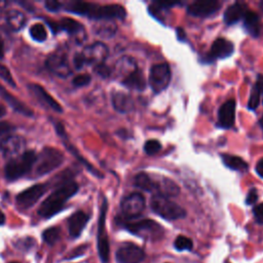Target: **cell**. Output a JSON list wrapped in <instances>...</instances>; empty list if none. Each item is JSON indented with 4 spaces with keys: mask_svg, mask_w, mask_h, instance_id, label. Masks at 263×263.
<instances>
[{
    "mask_svg": "<svg viewBox=\"0 0 263 263\" xmlns=\"http://www.w3.org/2000/svg\"><path fill=\"white\" fill-rule=\"evenodd\" d=\"M65 9L69 12L86 15L87 17L98 21L123 20L126 15L125 9L119 4L99 5L84 1H71L65 5Z\"/></svg>",
    "mask_w": 263,
    "mask_h": 263,
    "instance_id": "6da1fadb",
    "label": "cell"
},
{
    "mask_svg": "<svg viewBox=\"0 0 263 263\" xmlns=\"http://www.w3.org/2000/svg\"><path fill=\"white\" fill-rule=\"evenodd\" d=\"M78 184L75 181H67L62 183L54 189L42 202L38 209V214L42 218H50L58 214L69 200L78 191Z\"/></svg>",
    "mask_w": 263,
    "mask_h": 263,
    "instance_id": "7a4b0ae2",
    "label": "cell"
},
{
    "mask_svg": "<svg viewBox=\"0 0 263 263\" xmlns=\"http://www.w3.org/2000/svg\"><path fill=\"white\" fill-rule=\"evenodd\" d=\"M121 224L130 233L147 240H158L164 233L162 226L150 219H143L134 222L123 219L121 220Z\"/></svg>",
    "mask_w": 263,
    "mask_h": 263,
    "instance_id": "3957f363",
    "label": "cell"
},
{
    "mask_svg": "<svg viewBox=\"0 0 263 263\" xmlns=\"http://www.w3.org/2000/svg\"><path fill=\"white\" fill-rule=\"evenodd\" d=\"M37 155L34 151L29 150L23 152L21 155L11 158L5 165V177L9 181L22 178L28 174L35 164Z\"/></svg>",
    "mask_w": 263,
    "mask_h": 263,
    "instance_id": "277c9868",
    "label": "cell"
},
{
    "mask_svg": "<svg viewBox=\"0 0 263 263\" xmlns=\"http://www.w3.org/2000/svg\"><path fill=\"white\" fill-rule=\"evenodd\" d=\"M150 206L156 215L165 220L173 221L182 219L186 216V212L182 206L158 194L152 195L150 199Z\"/></svg>",
    "mask_w": 263,
    "mask_h": 263,
    "instance_id": "5b68a950",
    "label": "cell"
},
{
    "mask_svg": "<svg viewBox=\"0 0 263 263\" xmlns=\"http://www.w3.org/2000/svg\"><path fill=\"white\" fill-rule=\"evenodd\" d=\"M63 161L64 154L60 150L53 147H45L37 156L34 164L36 176H43L51 173L58 168Z\"/></svg>",
    "mask_w": 263,
    "mask_h": 263,
    "instance_id": "8992f818",
    "label": "cell"
},
{
    "mask_svg": "<svg viewBox=\"0 0 263 263\" xmlns=\"http://www.w3.org/2000/svg\"><path fill=\"white\" fill-rule=\"evenodd\" d=\"M171 78L172 71L170 65L166 63H161L151 67L148 80L151 89L155 93H159L168 86Z\"/></svg>",
    "mask_w": 263,
    "mask_h": 263,
    "instance_id": "52a82bcc",
    "label": "cell"
},
{
    "mask_svg": "<svg viewBox=\"0 0 263 263\" xmlns=\"http://www.w3.org/2000/svg\"><path fill=\"white\" fill-rule=\"evenodd\" d=\"M107 209H108L107 199L104 198L103 203L101 205V210H100V218H99V225H98V252L103 263L108 262L109 252H110L108 235L105 227Z\"/></svg>",
    "mask_w": 263,
    "mask_h": 263,
    "instance_id": "ba28073f",
    "label": "cell"
},
{
    "mask_svg": "<svg viewBox=\"0 0 263 263\" xmlns=\"http://www.w3.org/2000/svg\"><path fill=\"white\" fill-rule=\"evenodd\" d=\"M145 209V198L141 193L133 192L126 195L120 202V210L124 220L139 217Z\"/></svg>",
    "mask_w": 263,
    "mask_h": 263,
    "instance_id": "9c48e42d",
    "label": "cell"
},
{
    "mask_svg": "<svg viewBox=\"0 0 263 263\" xmlns=\"http://www.w3.org/2000/svg\"><path fill=\"white\" fill-rule=\"evenodd\" d=\"M45 65L51 73L62 78H66L72 73L66 53L60 49L51 52L47 57Z\"/></svg>",
    "mask_w": 263,
    "mask_h": 263,
    "instance_id": "30bf717a",
    "label": "cell"
},
{
    "mask_svg": "<svg viewBox=\"0 0 263 263\" xmlns=\"http://www.w3.org/2000/svg\"><path fill=\"white\" fill-rule=\"evenodd\" d=\"M48 189L47 184H36L22 191L16 196V203L22 209H29L34 205Z\"/></svg>",
    "mask_w": 263,
    "mask_h": 263,
    "instance_id": "8fae6325",
    "label": "cell"
},
{
    "mask_svg": "<svg viewBox=\"0 0 263 263\" xmlns=\"http://www.w3.org/2000/svg\"><path fill=\"white\" fill-rule=\"evenodd\" d=\"M144 258V251L133 242L122 243L116 252V260L118 263H141Z\"/></svg>",
    "mask_w": 263,
    "mask_h": 263,
    "instance_id": "7c38bea8",
    "label": "cell"
},
{
    "mask_svg": "<svg viewBox=\"0 0 263 263\" xmlns=\"http://www.w3.org/2000/svg\"><path fill=\"white\" fill-rule=\"evenodd\" d=\"M108 47L103 42H95L90 45L84 47L81 51V54L84 59L85 65H98L105 63L106 58L108 57Z\"/></svg>",
    "mask_w": 263,
    "mask_h": 263,
    "instance_id": "4fadbf2b",
    "label": "cell"
},
{
    "mask_svg": "<svg viewBox=\"0 0 263 263\" xmlns=\"http://www.w3.org/2000/svg\"><path fill=\"white\" fill-rule=\"evenodd\" d=\"M221 7V2L216 0H200L191 3L187 7V12L192 16L206 17L216 13Z\"/></svg>",
    "mask_w": 263,
    "mask_h": 263,
    "instance_id": "5bb4252c",
    "label": "cell"
},
{
    "mask_svg": "<svg viewBox=\"0 0 263 263\" xmlns=\"http://www.w3.org/2000/svg\"><path fill=\"white\" fill-rule=\"evenodd\" d=\"M233 52H234V45L231 41L225 38H217L213 42L210 52L204 58L208 59L206 63H210L216 59L229 58Z\"/></svg>",
    "mask_w": 263,
    "mask_h": 263,
    "instance_id": "9a60e30c",
    "label": "cell"
},
{
    "mask_svg": "<svg viewBox=\"0 0 263 263\" xmlns=\"http://www.w3.org/2000/svg\"><path fill=\"white\" fill-rule=\"evenodd\" d=\"M25 147V140L21 136H8L0 143V150L5 157L14 158L21 155Z\"/></svg>",
    "mask_w": 263,
    "mask_h": 263,
    "instance_id": "2e32d148",
    "label": "cell"
},
{
    "mask_svg": "<svg viewBox=\"0 0 263 263\" xmlns=\"http://www.w3.org/2000/svg\"><path fill=\"white\" fill-rule=\"evenodd\" d=\"M47 23L53 33H58L59 31H65L66 33L74 36L84 34L83 26L79 22L70 17L62 18L60 22L47 21Z\"/></svg>",
    "mask_w": 263,
    "mask_h": 263,
    "instance_id": "e0dca14e",
    "label": "cell"
},
{
    "mask_svg": "<svg viewBox=\"0 0 263 263\" xmlns=\"http://www.w3.org/2000/svg\"><path fill=\"white\" fill-rule=\"evenodd\" d=\"M235 106L236 103L233 99H230L222 104L218 111L217 126L221 128H230L233 126L235 119Z\"/></svg>",
    "mask_w": 263,
    "mask_h": 263,
    "instance_id": "ac0fdd59",
    "label": "cell"
},
{
    "mask_svg": "<svg viewBox=\"0 0 263 263\" xmlns=\"http://www.w3.org/2000/svg\"><path fill=\"white\" fill-rule=\"evenodd\" d=\"M53 125H54V127H55V130H57V134L62 138V140H63V143L65 144V146H66V148L72 153V155H74L92 175H95L96 177H98V178H103V175L97 170V168H95L87 160H85L84 158H83V156L82 155H80V153L76 150V148L75 147H73L71 144H69L68 143V138H67V134H66V132H65V128H64V126L60 123V122H58V121H54L53 122Z\"/></svg>",
    "mask_w": 263,
    "mask_h": 263,
    "instance_id": "d6986e66",
    "label": "cell"
},
{
    "mask_svg": "<svg viewBox=\"0 0 263 263\" xmlns=\"http://www.w3.org/2000/svg\"><path fill=\"white\" fill-rule=\"evenodd\" d=\"M153 180H154V192H155L154 194H158L166 198L175 197L179 195L180 188L172 179L158 176L156 179L153 178Z\"/></svg>",
    "mask_w": 263,
    "mask_h": 263,
    "instance_id": "ffe728a7",
    "label": "cell"
},
{
    "mask_svg": "<svg viewBox=\"0 0 263 263\" xmlns=\"http://www.w3.org/2000/svg\"><path fill=\"white\" fill-rule=\"evenodd\" d=\"M28 87L31 90V92L39 100L40 103H42L43 105H45L46 107L50 108L55 112H59V113L63 112L62 106L45 90L44 87H42L37 83H31L29 84Z\"/></svg>",
    "mask_w": 263,
    "mask_h": 263,
    "instance_id": "44dd1931",
    "label": "cell"
},
{
    "mask_svg": "<svg viewBox=\"0 0 263 263\" xmlns=\"http://www.w3.org/2000/svg\"><path fill=\"white\" fill-rule=\"evenodd\" d=\"M89 216L83 211H77L68 219V230L71 237H78L88 222Z\"/></svg>",
    "mask_w": 263,
    "mask_h": 263,
    "instance_id": "7402d4cb",
    "label": "cell"
},
{
    "mask_svg": "<svg viewBox=\"0 0 263 263\" xmlns=\"http://www.w3.org/2000/svg\"><path fill=\"white\" fill-rule=\"evenodd\" d=\"M111 102L114 109L122 114L129 113L135 108V102L130 95L123 91H113Z\"/></svg>",
    "mask_w": 263,
    "mask_h": 263,
    "instance_id": "603a6c76",
    "label": "cell"
},
{
    "mask_svg": "<svg viewBox=\"0 0 263 263\" xmlns=\"http://www.w3.org/2000/svg\"><path fill=\"white\" fill-rule=\"evenodd\" d=\"M121 84L129 89L142 91L146 88V79L143 72L137 67L121 80Z\"/></svg>",
    "mask_w": 263,
    "mask_h": 263,
    "instance_id": "cb8c5ba5",
    "label": "cell"
},
{
    "mask_svg": "<svg viewBox=\"0 0 263 263\" xmlns=\"http://www.w3.org/2000/svg\"><path fill=\"white\" fill-rule=\"evenodd\" d=\"M0 96L4 99V101L16 112L21 113L24 116L32 117L33 116V111L27 107L23 102H21L17 98L12 96L8 90H6L1 84H0Z\"/></svg>",
    "mask_w": 263,
    "mask_h": 263,
    "instance_id": "d4e9b609",
    "label": "cell"
},
{
    "mask_svg": "<svg viewBox=\"0 0 263 263\" xmlns=\"http://www.w3.org/2000/svg\"><path fill=\"white\" fill-rule=\"evenodd\" d=\"M4 23H5L6 29L12 32H17L24 27L26 23V17L22 11L16 9H11L5 13Z\"/></svg>",
    "mask_w": 263,
    "mask_h": 263,
    "instance_id": "484cf974",
    "label": "cell"
},
{
    "mask_svg": "<svg viewBox=\"0 0 263 263\" xmlns=\"http://www.w3.org/2000/svg\"><path fill=\"white\" fill-rule=\"evenodd\" d=\"M243 28L253 37H259L261 33V22L259 15L252 10H247L243 15Z\"/></svg>",
    "mask_w": 263,
    "mask_h": 263,
    "instance_id": "4316f807",
    "label": "cell"
},
{
    "mask_svg": "<svg viewBox=\"0 0 263 263\" xmlns=\"http://www.w3.org/2000/svg\"><path fill=\"white\" fill-rule=\"evenodd\" d=\"M247 9L246 6L239 2H235L228 6L224 12V23L227 26L234 25L243 18Z\"/></svg>",
    "mask_w": 263,
    "mask_h": 263,
    "instance_id": "83f0119b",
    "label": "cell"
},
{
    "mask_svg": "<svg viewBox=\"0 0 263 263\" xmlns=\"http://www.w3.org/2000/svg\"><path fill=\"white\" fill-rule=\"evenodd\" d=\"M221 159L224 165L232 171L243 173L248 170V163L239 156L230 155V154H221Z\"/></svg>",
    "mask_w": 263,
    "mask_h": 263,
    "instance_id": "f1b7e54d",
    "label": "cell"
},
{
    "mask_svg": "<svg viewBox=\"0 0 263 263\" xmlns=\"http://www.w3.org/2000/svg\"><path fill=\"white\" fill-rule=\"evenodd\" d=\"M134 185L144 191L154 192V180L147 173H139L134 179Z\"/></svg>",
    "mask_w": 263,
    "mask_h": 263,
    "instance_id": "f546056e",
    "label": "cell"
},
{
    "mask_svg": "<svg viewBox=\"0 0 263 263\" xmlns=\"http://www.w3.org/2000/svg\"><path fill=\"white\" fill-rule=\"evenodd\" d=\"M30 35L37 42H43L47 38L46 29L41 23H36L30 28Z\"/></svg>",
    "mask_w": 263,
    "mask_h": 263,
    "instance_id": "4dcf8cb0",
    "label": "cell"
},
{
    "mask_svg": "<svg viewBox=\"0 0 263 263\" xmlns=\"http://www.w3.org/2000/svg\"><path fill=\"white\" fill-rule=\"evenodd\" d=\"M42 237L44 241L50 246L54 245L60 238V228L58 227H50L43 231Z\"/></svg>",
    "mask_w": 263,
    "mask_h": 263,
    "instance_id": "1f68e13d",
    "label": "cell"
},
{
    "mask_svg": "<svg viewBox=\"0 0 263 263\" xmlns=\"http://www.w3.org/2000/svg\"><path fill=\"white\" fill-rule=\"evenodd\" d=\"M96 34L103 37V38H110L112 37L116 32V26L112 24H102L98 26V28L95 30Z\"/></svg>",
    "mask_w": 263,
    "mask_h": 263,
    "instance_id": "d6a6232c",
    "label": "cell"
},
{
    "mask_svg": "<svg viewBox=\"0 0 263 263\" xmlns=\"http://www.w3.org/2000/svg\"><path fill=\"white\" fill-rule=\"evenodd\" d=\"M174 247L178 251H190L193 248V242L190 238L184 235H179L174 241Z\"/></svg>",
    "mask_w": 263,
    "mask_h": 263,
    "instance_id": "836d02e7",
    "label": "cell"
},
{
    "mask_svg": "<svg viewBox=\"0 0 263 263\" xmlns=\"http://www.w3.org/2000/svg\"><path fill=\"white\" fill-rule=\"evenodd\" d=\"M161 149V144L157 140H148L144 145V151L147 155H154Z\"/></svg>",
    "mask_w": 263,
    "mask_h": 263,
    "instance_id": "e575fe53",
    "label": "cell"
},
{
    "mask_svg": "<svg viewBox=\"0 0 263 263\" xmlns=\"http://www.w3.org/2000/svg\"><path fill=\"white\" fill-rule=\"evenodd\" d=\"M260 96H261L260 92L255 87H253V90H252L251 96L248 101V109L249 110L257 109V107L259 106V103H260Z\"/></svg>",
    "mask_w": 263,
    "mask_h": 263,
    "instance_id": "d590c367",
    "label": "cell"
},
{
    "mask_svg": "<svg viewBox=\"0 0 263 263\" xmlns=\"http://www.w3.org/2000/svg\"><path fill=\"white\" fill-rule=\"evenodd\" d=\"M93 71L101 77L103 78H108L111 74H112V69L106 65L105 63H101V64H98L95 66L93 68Z\"/></svg>",
    "mask_w": 263,
    "mask_h": 263,
    "instance_id": "8d00e7d4",
    "label": "cell"
},
{
    "mask_svg": "<svg viewBox=\"0 0 263 263\" xmlns=\"http://www.w3.org/2000/svg\"><path fill=\"white\" fill-rule=\"evenodd\" d=\"M90 80H91V78L88 74H78L73 78L72 83L76 87H82V86L88 85Z\"/></svg>",
    "mask_w": 263,
    "mask_h": 263,
    "instance_id": "74e56055",
    "label": "cell"
},
{
    "mask_svg": "<svg viewBox=\"0 0 263 263\" xmlns=\"http://www.w3.org/2000/svg\"><path fill=\"white\" fill-rule=\"evenodd\" d=\"M0 77L5 81L7 82L8 84H10L12 87H15V83L13 81V78L10 74V71L2 64H0Z\"/></svg>",
    "mask_w": 263,
    "mask_h": 263,
    "instance_id": "f35d334b",
    "label": "cell"
},
{
    "mask_svg": "<svg viewBox=\"0 0 263 263\" xmlns=\"http://www.w3.org/2000/svg\"><path fill=\"white\" fill-rule=\"evenodd\" d=\"M258 200V192L255 188H252L248 194H247V197H246V203L248 205H253L254 203H256V201Z\"/></svg>",
    "mask_w": 263,
    "mask_h": 263,
    "instance_id": "ab89813d",
    "label": "cell"
},
{
    "mask_svg": "<svg viewBox=\"0 0 263 263\" xmlns=\"http://www.w3.org/2000/svg\"><path fill=\"white\" fill-rule=\"evenodd\" d=\"M253 213H254L256 221L260 224H263V202L257 204L253 209Z\"/></svg>",
    "mask_w": 263,
    "mask_h": 263,
    "instance_id": "60d3db41",
    "label": "cell"
},
{
    "mask_svg": "<svg viewBox=\"0 0 263 263\" xmlns=\"http://www.w3.org/2000/svg\"><path fill=\"white\" fill-rule=\"evenodd\" d=\"M44 5H45L47 10L55 12V11L60 10V8L62 6V3L59 2V1H55V0H47V1H45Z\"/></svg>",
    "mask_w": 263,
    "mask_h": 263,
    "instance_id": "b9f144b4",
    "label": "cell"
},
{
    "mask_svg": "<svg viewBox=\"0 0 263 263\" xmlns=\"http://www.w3.org/2000/svg\"><path fill=\"white\" fill-rule=\"evenodd\" d=\"M73 64H74L75 69H77V70H80V69H82L85 66V62H84V59H83L81 52H78V53H76L74 55Z\"/></svg>",
    "mask_w": 263,
    "mask_h": 263,
    "instance_id": "7bdbcfd3",
    "label": "cell"
},
{
    "mask_svg": "<svg viewBox=\"0 0 263 263\" xmlns=\"http://www.w3.org/2000/svg\"><path fill=\"white\" fill-rule=\"evenodd\" d=\"M13 129H14V126L11 125L10 123L5 122V121H1L0 122V136L5 135L7 133H10Z\"/></svg>",
    "mask_w": 263,
    "mask_h": 263,
    "instance_id": "ee69618b",
    "label": "cell"
},
{
    "mask_svg": "<svg viewBox=\"0 0 263 263\" xmlns=\"http://www.w3.org/2000/svg\"><path fill=\"white\" fill-rule=\"evenodd\" d=\"M254 87L260 92V95H263V75L262 74L258 75L257 81H256V84Z\"/></svg>",
    "mask_w": 263,
    "mask_h": 263,
    "instance_id": "f6af8a7d",
    "label": "cell"
},
{
    "mask_svg": "<svg viewBox=\"0 0 263 263\" xmlns=\"http://www.w3.org/2000/svg\"><path fill=\"white\" fill-rule=\"evenodd\" d=\"M176 33H177V38L179 41H184L186 39V33L185 31L183 30V28L181 27H178L176 29Z\"/></svg>",
    "mask_w": 263,
    "mask_h": 263,
    "instance_id": "bcb514c9",
    "label": "cell"
},
{
    "mask_svg": "<svg viewBox=\"0 0 263 263\" xmlns=\"http://www.w3.org/2000/svg\"><path fill=\"white\" fill-rule=\"evenodd\" d=\"M255 170H256V173L263 179V157L257 162Z\"/></svg>",
    "mask_w": 263,
    "mask_h": 263,
    "instance_id": "7dc6e473",
    "label": "cell"
},
{
    "mask_svg": "<svg viewBox=\"0 0 263 263\" xmlns=\"http://www.w3.org/2000/svg\"><path fill=\"white\" fill-rule=\"evenodd\" d=\"M3 55H4V42L0 37V59H2Z\"/></svg>",
    "mask_w": 263,
    "mask_h": 263,
    "instance_id": "c3c4849f",
    "label": "cell"
},
{
    "mask_svg": "<svg viewBox=\"0 0 263 263\" xmlns=\"http://www.w3.org/2000/svg\"><path fill=\"white\" fill-rule=\"evenodd\" d=\"M5 223V215L3 212L0 210V225H3Z\"/></svg>",
    "mask_w": 263,
    "mask_h": 263,
    "instance_id": "681fc988",
    "label": "cell"
},
{
    "mask_svg": "<svg viewBox=\"0 0 263 263\" xmlns=\"http://www.w3.org/2000/svg\"><path fill=\"white\" fill-rule=\"evenodd\" d=\"M5 113H6L5 108H4V107H2V106H0V117L4 116V115H5Z\"/></svg>",
    "mask_w": 263,
    "mask_h": 263,
    "instance_id": "f907efd6",
    "label": "cell"
},
{
    "mask_svg": "<svg viewBox=\"0 0 263 263\" xmlns=\"http://www.w3.org/2000/svg\"><path fill=\"white\" fill-rule=\"evenodd\" d=\"M259 124H260V126L262 127V129H263V117H261L260 118V120H259Z\"/></svg>",
    "mask_w": 263,
    "mask_h": 263,
    "instance_id": "816d5d0a",
    "label": "cell"
},
{
    "mask_svg": "<svg viewBox=\"0 0 263 263\" xmlns=\"http://www.w3.org/2000/svg\"><path fill=\"white\" fill-rule=\"evenodd\" d=\"M10 263H20V262H16V261H12V262H10Z\"/></svg>",
    "mask_w": 263,
    "mask_h": 263,
    "instance_id": "f5cc1de1",
    "label": "cell"
},
{
    "mask_svg": "<svg viewBox=\"0 0 263 263\" xmlns=\"http://www.w3.org/2000/svg\"><path fill=\"white\" fill-rule=\"evenodd\" d=\"M262 7H263V2H262Z\"/></svg>",
    "mask_w": 263,
    "mask_h": 263,
    "instance_id": "db71d44e",
    "label": "cell"
}]
</instances>
